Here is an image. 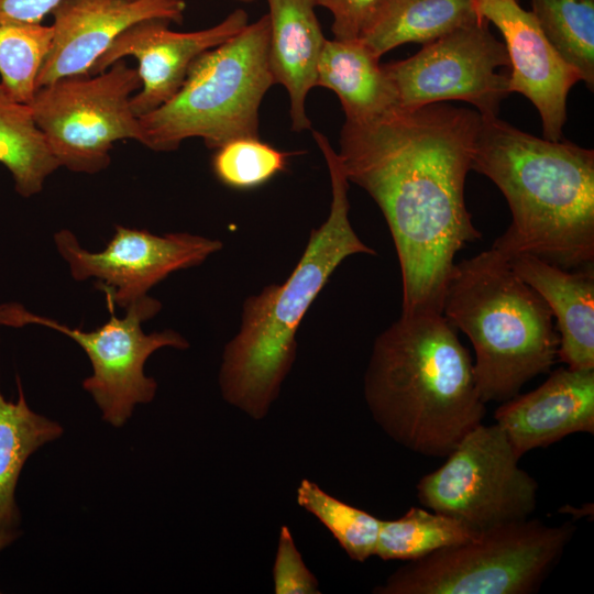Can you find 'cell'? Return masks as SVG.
Wrapping results in <instances>:
<instances>
[{"label":"cell","instance_id":"obj_1","mask_svg":"<svg viewBox=\"0 0 594 594\" xmlns=\"http://www.w3.org/2000/svg\"><path fill=\"white\" fill-rule=\"evenodd\" d=\"M481 119L439 102L342 127L343 172L377 204L392 234L403 312L441 311L455 255L482 237L464 197Z\"/></svg>","mask_w":594,"mask_h":594},{"label":"cell","instance_id":"obj_2","mask_svg":"<svg viewBox=\"0 0 594 594\" xmlns=\"http://www.w3.org/2000/svg\"><path fill=\"white\" fill-rule=\"evenodd\" d=\"M364 397L385 433L430 458H446L486 414L471 354L436 309L402 311L377 336Z\"/></svg>","mask_w":594,"mask_h":594},{"label":"cell","instance_id":"obj_3","mask_svg":"<svg viewBox=\"0 0 594 594\" xmlns=\"http://www.w3.org/2000/svg\"><path fill=\"white\" fill-rule=\"evenodd\" d=\"M471 169L504 195L512 222L492 248L566 270L594 262V151L481 116Z\"/></svg>","mask_w":594,"mask_h":594},{"label":"cell","instance_id":"obj_4","mask_svg":"<svg viewBox=\"0 0 594 594\" xmlns=\"http://www.w3.org/2000/svg\"><path fill=\"white\" fill-rule=\"evenodd\" d=\"M312 136L329 170V215L311 230L289 276L244 300L240 329L222 355L219 384L223 398L257 420L267 415L277 398L296 359L301 320L331 275L351 255L376 254L350 222L349 180L338 153L321 132L314 130Z\"/></svg>","mask_w":594,"mask_h":594},{"label":"cell","instance_id":"obj_5","mask_svg":"<svg viewBox=\"0 0 594 594\" xmlns=\"http://www.w3.org/2000/svg\"><path fill=\"white\" fill-rule=\"evenodd\" d=\"M441 311L474 349V374L485 404L513 398L558 359L551 310L494 248L454 263Z\"/></svg>","mask_w":594,"mask_h":594},{"label":"cell","instance_id":"obj_6","mask_svg":"<svg viewBox=\"0 0 594 594\" xmlns=\"http://www.w3.org/2000/svg\"><path fill=\"white\" fill-rule=\"evenodd\" d=\"M268 14L248 23L224 43L202 53L167 102L140 118L145 146L176 150L190 138L218 148L240 138H258V110L275 85L270 67Z\"/></svg>","mask_w":594,"mask_h":594},{"label":"cell","instance_id":"obj_7","mask_svg":"<svg viewBox=\"0 0 594 594\" xmlns=\"http://www.w3.org/2000/svg\"><path fill=\"white\" fill-rule=\"evenodd\" d=\"M575 527L525 519L408 561L376 594H530L553 570Z\"/></svg>","mask_w":594,"mask_h":594},{"label":"cell","instance_id":"obj_8","mask_svg":"<svg viewBox=\"0 0 594 594\" xmlns=\"http://www.w3.org/2000/svg\"><path fill=\"white\" fill-rule=\"evenodd\" d=\"M141 88L136 68L119 59L96 75L58 79L38 87L29 103L59 167L95 174L110 164V151L120 140L146 138L131 107Z\"/></svg>","mask_w":594,"mask_h":594},{"label":"cell","instance_id":"obj_9","mask_svg":"<svg viewBox=\"0 0 594 594\" xmlns=\"http://www.w3.org/2000/svg\"><path fill=\"white\" fill-rule=\"evenodd\" d=\"M446 458L417 484L425 507L474 535L528 519L535 512L538 483L519 466L520 458L497 424H480Z\"/></svg>","mask_w":594,"mask_h":594},{"label":"cell","instance_id":"obj_10","mask_svg":"<svg viewBox=\"0 0 594 594\" xmlns=\"http://www.w3.org/2000/svg\"><path fill=\"white\" fill-rule=\"evenodd\" d=\"M107 300L111 316L105 324L91 331L69 328L32 314L15 302L0 306V323L9 327L41 324L77 342L92 366L91 376L82 382L84 389L100 408L102 419L121 427L132 415L135 405L150 403L155 396L157 384L144 374L147 358L161 348L184 350L189 343L174 330L150 334L142 330V322L161 310L158 300L146 295L129 305L122 318L114 315L113 300L109 296Z\"/></svg>","mask_w":594,"mask_h":594},{"label":"cell","instance_id":"obj_11","mask_svg":"<svg viewBox=\"0 0 594 594\" xmlns=\"http://www.w3.org/2000/svg\"><path fill=\"white\" fill-rule=\"evenodd\" d=\"M383 68L396 90L398 107L461 100L483 116H497L501 102L510 94L509 58L504 42L479 19L430 42L415 55Z\"/></svg>","mask_w":594,"mask_h":594},{"label":"cell","instance_id":"obj_12","mask_svg":"<svg viewBox=\"0 0 594 594\" xmlns=\"http://www.w3.org/2000/svg\"><path fill=\"white\" fill-rule=\"evenodd\" d=\"M58 253L76 280L96 278L97 286L127 308L170 273L197 266L222 248L219 240L190 233L153 234L117 226L105 250L82 249L69 230L54 235Z\"/></svg>","mask_w":594,"mask_h":594},{"label":"cell","instance_id":"obj_13","mask_svg":"<svg viewBox=\"0 0 594 594\" xmlns=\"http://www.w3.org/2000/svg\"><path fill=\"white\" fill-rule=\"evenodd\" d=\"M169 21L147 19L124 30L95 63L89 75L108 69L124 57H134L141 88L131 107L141 118L167 102L182 87L193 62L224 43L248 25V13L238 9L220 23L199 31L176 32Z\"/></svg>","mask_w":594,"mask_h":594},{"label":"cell","instance_id":"obj_14","mask_svg":"<svg viewBox=\"0 0 594 594\" xmlns=\"http://www.w3.org/2000/svg\"><path fill=\"white\" fill-rule=\"evenodd\" d=\"M519 0H473L480 19L502 33L509 58V92L524 95L538 110L543 138L563 139L566 99L581 76L554 50L531 11Z\"/></svg>","mask_w":594,"mask_h":594},{"label":"cell","instance_id":"obj_15","mask_svg":"<svg viewBox=\"0 0 594 594\" xmlns=\"http://www.w3.org/2000/svg\"><path fill=\"white\" fill-rule=\"evenodd\" d=\"M184 0H63L51 13L53 40L36 89L58 79L89 75L111 43L147 19L182 23Z\"/></svg>","mask_w":594,"mask_h":594},{"label":"cell","instance_id":"obj_16","mask_svg":"<svg viewBox=\"0 0 594 594\" xmlns=\"http://www.w3.org/2000/svg\"><path fill=\"white\" fill-rule=\"evenodd\" d=\"M494 418L519 458L572 433L593 435L594 370L558 369L536 389L503 402Z\"/></svg>","mask_w":594,"mask_h":594},{"label":"cell","instance_id":"obj_17","mask_svg":"<svg viewBox=\"0 0 594 594\" xmlns=\"http://www.w3.org/2000/svg\"><path fill=\"white\" fill-rule=\"evenodd\" d=\"M513 271L546 301L559 334L558 359L594 370V267L566 270L530 254L508 257Z\"/></svg>","mask_w":594,"mask_h":594},{"label":"cell","instance_id":"obj_18","mask_svg":"<svg viewBox=\"0 0 594 594\" xmlns=\"http://www.w3.org/2000/svg\"><path fill=\"white\" fill-rule=\"evenodd\" d=\"M271 24L268 59L275 84L288 92L292 129L308 130L306 99L317 86L326 38L315 13L316 0H266Z\"/></svg>","mask_w":594,"mask_h":594},{"label":"cell","instance_id":"obj_19","mask_svg":"<svg viewBox=\"0 0 594 594\" xmlns=\"http://www.w3.org/2000/svg\"><path fill=\"white\" fill-rule=\"evenodd\" d=\"M317 86L338 96L348 122H365L399 108L396 90L380 58L359 38L326 40Z\"/></svg>","mask_w":594,"mask_h":594},{"label":"cell","instance_id":"obj_20","mask_svg":"<svg viewBox=\"0 0 594 594\" xmlns=\"http://www.w3.org/2000/svg\"><path fill=\"white\" fill-rule=\"evenodd\" d=\"M473 0H383L359 40L381 58L406 43H430L479 20Z\"/></svg>","mask_w":594,"mask_h":594},{"label":"cell","instance_id":"obj_21","mask_svg":"<svg viewBox=\"0 0 594 594\" xmlns=\"http://www.w3.org/2000/svg\"><path fill=\"white\" fill-rule=\"evenodd\" d=\"M16 383L15 403L7 400L0 391V549L16 536L20 513L14 493L24 463L33 452L64 431L58 422L29 408L19 376Z\"/></svg>","mask_w":594,"mask_h":594},{"label":"cell","instance_id":"obj_22","mask_svg":"<svg viewBox=\"0 0 594 594\" xmlns=\"http://www.w3.org/2000/svg\"><path fill=\"white\" fill-rule=\"evenodd\" d=\"M0 163L11 173L16 191L31 197L59 167L29 105L13 100L0 85Z\"/></svg>","mask_w":594,"mask_h":594},{"label":"cell","instance_id":"obj_23","mask_svg":"<svg viewBox=\"0 0 594 594\" xmlns=\"http://www.w3.org/2000/svg\"><path fill=\"white\" fill-rule=\"evenodd\" d=\"M543 34L560 56L594 87V0H530Z\"/></svg>","mask_w":594,"mask_h":594},{"label":"cell","instance_id":"obj_24","mask_svg":"<svg viewBox=\"0 0 594 594\" xmlns=\"http://www.w3.org/2000/svg\"><path fill=\"white\" fill-rule=\"evenodd\" d=\"M473 536L469 528L449 516L411 507L400 518L381 520L374 556L382 560L414 561Z\"/></svg>","mask_w":594,"mask_h":594},{"label":"cell","instance_id":"obj_25","mask_svg":"<svg viewBox=\"0 0 594 594\" xmlns=\"http://www.w3.org/2000/svg\"><path fill=\"white\" fill-rule=\"evenodd\" d=\"M52 40V25L0 23V85L13 100L31 102Z\"/></svg>","mask_w":594,"mask_h":594},{"label":"cell","instance_id":"obj_26","mask_svg":"<svg viewBox=\"0 0 594 594\" xmlns=\"http://www.w3.org/2000/svg\"><path fill=\"white\" fill-rule=\"evenodd\" d=\"M297 503L327 527L352 560L364 562L375 554L382 519L329 495L306 479L297 488Z\"/></svg>","mask_w":594,"mask_h":594},{"label":"cell","instance_id":"obj_27","mask_svg":"<svg viewBox=\"0 0 594 594\" xmlns=\"http://www.w3.org/2000/svg\"><path fill=\"white\" fill-rule=\"evenodd\" d=\"M211 167L217 179L237 190L257 188L287 169L296 153L275 148L258 138H240L216 148Z\"/></svg>","mask_w":594,"mask_h":594},{"label":"cell","instance_id":"obj_28","mask_svg":"<svg viewBox=\"0 0 594 594\" xmlns=\"http://www.w3.org/2000/svg\"><path fill=\"white\" fill-rule=\"evenodd\" d=\"M276 594H318V581L306 566L288 527L280 528L273 566Z\"/></svg>","mask_w":594,"mask_h":594},{"label":"cell","instance_id":"obj_29","mask_svg":"<svg viewBox=\"0 0 594 594\" xmlns=\"http://www.w3.org/2000/svg\"><path fill=\"white\" fill-rule=\"evenodd\" d=\"M383 0H316L317 6L328 9L333 18L331 25L336 40L352 41L359 35Z\"/></svg>","mask_w":594,"mask_h":594},{"label":"cell","instance_id":"obj_30","mask_svg":"<svg viewBox=\"0 0 594 594\" xmlns=\"http://www.w3.org/2000/svg\"><path fill=\"white\" fill-rule=\"evenodd\" d=\"M63 0H0V23H42Z\"/></svg>","mask_w":594,"mask_h":594},{"label":"cell","instance_id":"obj_31","mask_svg":"<svg viewBox=\"0 0 594 594\" xmlns=\"http://www.w3.org/2000/svg\"><path fill=\"white\" fill-rule=\"evenodd\" d=\"M239 1L250 2V1H253V0H239Z\"/></svg>","mask_w":594,"mask_h":594}]
</instances>
